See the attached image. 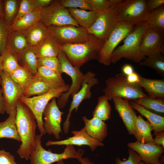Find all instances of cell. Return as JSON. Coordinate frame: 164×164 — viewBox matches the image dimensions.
<instances>
[{
  "mask_svg": "<svg viewBox=\"0 0 164 164\" xmlns=\"http://www.w3.org/2000/svg\"><path fill=\"white\" fill-rule=\"evenodd\" d=\"M153 127L142 116L138 115L135 124L133 135L137 141L143 143H154L152 132Z\"/></svg>",
  "mask_w": 164,
  "mask_h": 164,
  "instance_id": "cell-22",
  "label": "cell"
},
{
  "mask_svg": "<svg viewBox=\"0 0 164 164\" xmlns=\"http://www.w3.org/2000/svg\"><path fill=\"white\" fill-rule=\"evenodd\" d=\"M19 0H3V18L10 26L13 23L18 9Z\"/></svg>",
  "mask_w": 164,
  "mask_h": 164,
  "instance_id": "cell-39",
  "label": "cell"
},
{
  "mask_svg": "<svg viewBox=\"0 0 164 164\" xmlns=\"http://www.w3.org/2000/svg\"><path fill=\"white\" fill-rule=\"evenodd\" d=\"M120 21L135 26L145 22L150 13L145 0H127L114 7Z\"/></svg>",
  "mask_w": 164,
  "mask_h": 164,
  "instance_id": "cell-7",
  "label": "cell"
},
{
  "mask_svg": "<svg viewBox=\"0 0 164 164\" xmlns=\"http://www.w3.org/2000/svg\"><path fill=\"white\" fill-rule=\"evenodd\" d=\"M48 28L50 32L62 45L83 43L88 38L89 33L87 30L80 26L66 25Z\"/></svg>",
  "mask_w": 164,
  "mask_h": 164,
  "instance_id": "cell-13",
  "label": "cell"
},
{
  "mask_svg": "<svg viewBox=\"0 0 164 164\" xmlns=\"http://www.w3.org/2000/svg\"><path fill=\"white\" fill-rule=\"evenodd\" d=\"M82 120L86 132L92 137L102 142L108 134V126L104 121L95 117L88 119L84 116Z\"/></svg>",
  "mask_w": 164,
  "mask_h": 164,
  "instance_id": "cell-21",
  "label": "cell"
},
{
  "mask_svg": "<svg viewBox=\"0 0 164 164\" xmlns=\"http://www.w3.org/2000/svg\"><path fill=\"white\" fill-rule=\"evenodd\" d=\"M35 75L38 76L51 89L66 85L61 74L44 66H38L37 72Z\"/></svg>",
  "mask_w": 164,
  "mask_h": 164,
  "instance_id": "cell-24",
  "label": "cell"
},
{
  "mask_svg": "<svg viewBox=\"0 0 164 164\" xmlns=\"http://www.w3.org/2000/svg\"><path fill=\"white\" fill-rule=\"evenodd\" d=\"M139 164H147L145 163L142 161H141L139 162Z\"/></svg>",
  "mask_w": 164,
  "mask_h": 164,
  "instance_id": "cell-56",
  "label": "cell"
},
{
  "mask_svg": "<svg viewBox=\"0 0 164 164\" xmlns=\"http://www.w3.org/2000/svg\"><path fill=\"white\" fill-rule=\"evenodd\" d=\"M146 22L135 25L124 39L123 44L116 48L111 56V63L115 64L123 58L140 63L146 57L142 53L140 45L143 35L147 27Z\"/></svg>",
  "mask_w": 164,
  "mask_h": 164,
  "instance_id": "cell-3",
  "label": "cell"
},
{
  "mask_svg": "<svg viewBox=\"0 0 164 164\" xmlns=\"http://www.w3.org/2000/svg\"><path fill=\"white\" fill-rule=\"evenodd\" d=\"M135 26L120 21L104 43L97 60L105 65H110L111 63V55L116 47L133 30Z\"/></svg>",
  "mask_w": 164,
  "mask_h": 164,
  "instance_id": "cell-10",
  "label": "cell"
},
{
  "mask_svg": "<svg viewBox=\"0 0 164 164\" xmlns=\"http://www.w3.org/2000/svg\"><path fill=\"white\" fill-rule=\"evenodd\" d=\"M145 22L148 27L156 28L164 32V5L151 12L148 18Z\"/></svg>",
  "mask_w": 164,
  "mask_h": 164,
  "instance_id": "cell-38",
  "label": "cell"
},
{
  "mask_svg": "<svg viewBox=\"0 0 164 164\" xmlns=\"http://www.w3.org/2000/svg\"><path fill=\"white\" fill-rule=\"evenodd\" d=\"M62 45L49 32L39 44L32 47L37 59L46 57H57Z\"/></svg>",
  "mask_w": 164,
  "mask_h": 164,
  "instance_id": "cell-20",
  "label": "cell"
},
{
  "mask_svg": "<svg viewBox=\"0 0 164 164\" xmlns=\"http://www.w3.org/2000/svg\"><path fill=\"white\" fill-rule=\"evenodd\" d=\"M63 113L60 110L55 97L48 103L43 113L44 120L43 127L46 133L50 135H53L58 140L60 138V134H62L61 123V116Z\"/></svg>",
  "mask_w": 164,
  "mask_h": 164,
  "instance_id": "cell-14",
  "label": "cell"
},
{
  "mask_svg": "<svg viewBox=\"0 0 164 164\" xmlns=\"http://www.w3.org/2000/svg\"><path fill=\"white\" fill-rule=\"evenodd\" d=\"M43 135L41 133L36 135V147L30 155V164H52L63 159L75 158L79 161L84 154L82 149L76 150L73 145H68L61 153L52 152L51 150H46L42 146L41 139Z\"/></svg>",
  "mask_w": 164,
  "mask_h": 164,
  "instance_id": "cell-5",
  "label": "cell"
},
{
  "mask_svg": "<svg viewBox=\"0 0 164 164\" xmlns=\"http://www.w3.org/2000/svg\"><path fill=\"white\" fill-rule=\"evenodd\" d=\"M127 145L137 152L142 161L147 164H163L164 147L154 143H143L138 141L128 143Z\"/></svg>",
  "mask_w": 164,
  "mask_h": 164,
  "instance_id": "cell-15",
  "label": "cell"
},
{
  "mask_svg": "<svg viewBox=\"0 0 164 164\" xmlns=\"http://www.w3.org/2000/svg\"><path fill=\"white\" fill-rule=\"evenodd\" d=\"M126 76L122 73L116 74L114 77L107 79L106 86L103 89L104 95L109 100L115 97H120L129 101L148 97L140 86L129 83Z\"/></svg>",
  "mask_w": 164,
  "mask_h": 164,
  "instance_id": "cell-4",
  "label": "cell"
},
{
  "mask_svg": "<svg viewBox=\"0 0 164 164\" xmlns=\"http://www.w3.org/2000/svg\"><path fill=\"white\" fill-rule=\"evenodd\" d=\"M113 101L115 110L125 125L130 135H133L137 116L129 101L121 97H115Z\"/></svg>",
  "mask_w": 164,
  "mask_h": 164,
  "instance_id": "cell-19",
  "label": "cell"
},
{
  "mask_svg": "<svg viewBox=\"0 0 164 164\" xmlns=\"http://www.w3.org/2000/svg\"><path fill=\"white\" fill-rule=\"evenodd\" d=\"M39 11L40 21L48 27L66 25L79 26L72 17L68 8L63 7L59 0H53Z\"/></svg>",
  "mask_w": 164,
  "mask_h": 164,
  "instance_id": "cell-9",
  "label": "cell"
},
{
  "mask_svg": "<svg viewBox=\"0 0 164 164\" xmlns=\"http://www.w3.org/2000/svg\"><path fill=\"white\" fill-rule=\"evenodd\" d=\"M0 56L3 71L9 75L20 66L19 55L6 48Z\"/></svg>",
  "mask_w": 164,
  "mask_h": 164,
  "instance_id": "cell-32",
  "label": "cell"
},
{
  "mask_svg": "<svg viewBox=\"0 0 164 164\" xmlns=\"http://www.w3.org/2000/svg\"><path fill=\"white\" fill-rule=\"evenodd\" d=\"M0 164H17L14 156L4 149L0 150Z\"/></svg>",
  "mask_w": 164,
  "mask_h": 164,
  "instance_id": "cell-46",
  "label": "cell"
},
{
  "mask_svg": "<svg viewBox=\"0 0 164 164\" xmlns=\"http://www.w3.org/2000/svg\"><path fill=\"white\" fill-rule=\"evenodd\" d=\"M9 76L21 87L23 92L31 81L34 75L27 69L20 65Z\"/></svg>",
  "mask_w": 164,
  "mask_h": 164,
  "instance_id": "cell-35",
  "label": "cell"
},
{
  "mask_svg": "<svg viewBox=\"0 0 164 164\" xmlns=\"http://www.w3.org/2000/svg\"><path fill=\"white\" fill-rule=\"evenodd\" d=\"M128 152L129 156L127 159L123 161L117 157L115 159V164H139L142 160L138 154L129 148L128 149Z\"/></svg>",
  "mask_w": 164,
  "mask_h": 164,
  "instance_id": "cell-45",
  "label": "cell"
},
{
  "mask_svg": "<svg viewBox=\"0 0 164 164\" xmlns=\"http://www.w3.org/2000/svg\"><path fill=\"white\" fill-rule=\"evenodd\" d=\"M34 8L32 0H20L18 11L13 22L31 11Z\"/></svg>",
  "mask_w": 164,
  "mask_h": 164,
  "instance_id": "cell-44",
  "label": "cell"
},
{
  "mask_svg": "<svg viewBox=\"0 0 164 164\" xmlns=\"http://www.w3.org/2000/svg\"><path fill=\"white\" fill-rule=\"evenodd\" d=\"M23 32L29 46L32 47L40 43L49 33L48 27L40 21Z\"/></svg>",
  "mask_w": 164,
  "mask_h": 164,
  "instance_id": "cell-27",
  "label": "cell"
},
{
  "mask_svg": "<svg viewBox=\"0 0 164 164\" xmlns=\"http://www.w3.org/2000/svg\"><path fill=\"white\" fill-rule=\"evenodd\" d=\"M0 76L5 111L9 114L16 108L17 101L19 97L23 94V91L9 75L3 71Z\"/></svg>",
  "mask_w": 164,
  "mask_h": 164,
  "instance_id": "cell-16",
  "label": "cell"
},
{
  "mask_svg": "<svg viewBox=\"0 0 164 164\" xmlns=\"http://www.w3.org/2000/svg\"><path fill=\"white\" fill-rule=\"evenodd\" d=\"M15 123L21 144L17 152L21 158L29 159L36 147V118L30 109L19 99L16 104Z\"/></svg>",
  "mask_w": 164,
  "mask_h": 164,
  "instance_id": "cell-1",
  "label": "cell"
},
{
  "mask_svg": "<svg viewBox=\"0 0 164 164\" xmlns=\"http://www.w3.org/2000/svg\"><path fill=\"white\" fill-rule=\"evenodd\" d=\"M1 79L0 76V87L1 85ZM5 113L2 92L1 87H0V113L2 114H4Z\"/></svg>",
  "mask_w": 164,
  "mask_h": 164,
  "instance_id": "cell-52",
  "label": "cell"
},
{
  "mask_svg": "<svg viewBox=\"0 0 164 164\" xmlns=\"http://www.w3.org/2000/svg\"><path fill=\"white\" fill-rule=\"evenodd\" d=\"M126 76V80L128 83L132 84L138 85L141 75L134 72L131 74Z\"/></svg>",
  "mask_w": 164,
  "mask_h": 164,
  "instance_id": "cell-49",
  "label": "cell"
},
{
  "mask_svg": "<svg viewBox=\"0 0 164 164\" xmlns=\"http://www.w3.org/2000/svg\"><path fill=\"white\" fill-rule=\"evenodd\" d=\"M51 89L37 75H34L29 84L23 92L27 97L45 94Z\"/></svg>",
  "mask_w": 164,
  "mask_h": 164,
  "instance_id": "cell-33",
  "label": "cell"
},
{
  "mask_svg": "<svg viewBox=\"0 0 164 164\" xmlns=\"http://www.w3.org/2000/svg\"><path fill=\"white\" fill-rule=\"evenodd\" d=\"M73 136L67 139L57 141L48 140L46 144V146L53 145H72L78 146L87 145L91 151H94L98 146H104L102 142L90 136L86 132L84 127L79 131H71Z\"/></svg>",
  "mask_w": 164,
  "mask_h": 164,
  "instance_id": "cell-18",
  "label": "cell"
},
{
  "mask_svg": "<svg viewBox=\"0 0 164 164\" xmlns=\"http://www.w3.org/2000/svg\"><path fill=\"white\" fill-rule=\"evenodd\" d=\"M3 70L2 68V64H1V57L0 56V75L2 73V72Z\"/></svg>",
  "mask_w": 164,
  "mask_h": 164,
  "instance_id": "cell-55",
  "label": "cell"
},
{
  "mask_svg": "<svg viewBox=\"0 0 164 164\" xmlns=\"http://www.w3.org/2000/svg\"><path fill=\"white\" fill-rule=\"evenodd\" d=\"M146 109L157 114L164 113V99L149 97L135 101Z\"/></svg>",
  "mask_w": 164,
  "mask_h": 164,
  "instance_id": "cell-36",
  "label": "cell"
},
{
  "mask_svg": "<svg viewBox=\"0 0 164 164\" xmlns=\"http://www.w3.org/2000/svg\"><path fill=\"white\" fill-rule=\"evenodd\" d=\"M61 4L67 8H78L93 11L92 6L87 0H59Z\"/></svg>",
  "mask_w": 164,
  "mask_h": 164,
  "instance_id": "cell-42",
  "label": "cell"
},
{
  "mask_svg": "<svg viewBox=\"0 0 164 164\" xmlns=\"http://www.w3.org/2000/svg\"><path fill=\"white\" fill-rule=\"evenodd\" d=\"M57 57L60 64L61 73H65L69 76L72 80L69 90L63 93L56 102L59 108H62L66 106L70 96L72 97L80 89L84 74L80 71V67L74 66L71 64L61 50Z\"/></svg>",
  "mask_w": 164,
  "mask_h": 164,
  "instance_id": "cell-8",
  "label": "cell"
},
{
  "mask_svg": "<svg viewBox=\"0 0 164 164\" xmlns=\"http://www.w3.org/2000/svg\"><path fill=\"white\" fill-rule=\"evenodd\" d=\"M73 19L79 25L87 30L93 25L97 19L99 12L87 11L78 8H68Z\"/></svg>",
  "mask_w": 164,
  "mask_h": 164,
  "instance_id": "cell-26",
  "label": "cell"
},
{
  "mask_svg": "<svg viewBox=\"0 0 164 164\" xmlns=\"http://www.w3.org/2000/svg\"><path fill=\"white\" fill-rule=\"evenodd\" d=\"M164 32L155 27H147L142 36L140 49L146 57L161 53V46L164 43Z\"/></svg>",
  "mask_w": 164,
  "mask_h": 164,
  "instance_id": "cell-17",
  "label": "cell"
},
{
  "mask_svg": "<svg viewBox=\"0 0 164 164\" xmlns=\"http://www.w3.org/2000/svg\"><path fill=\"white\" fill-rule=\"evenodd\" d=\"M138 85L144 89L149 97L164 99V79L146 78L140 76Z\"/></svg>",
  "mask_w": 164,
  "mask_h": 164,
  "instance_id": "cell-23",
  "label": "cell"
},
{
  "mask_svg": "<svg viewBox=\"0 0 164 164\" xmlns=\"http://www.w3.org/2000/svg\"><path fill=\"white\" fill-rule=\"evenodd\" d=\"M16 108L9 114V117L3 121L0 122V139H12L21 142L15 123Z\"/></svg>",
  "mask_w": 164,
  "mask_h": 164,
  "instance_id": "cell-28",
  "label": "cell"
},
{
  "mask_svg": "<svg viewBox=\"0 0 164 164\" xmlns=\"http://www.w3.org/2000/svg\"><path fill=\"white\" fill-rule=\"evenodd\" d=\"M39 10L36 9L23 15L13 22L9 31H24L40 21Z\"/></svg>",
  "mask_w": 164,
  "mask_h": 164,
  "instance_id": "cell-29",
  "label": "cell"
},
{
  "mask_svg": "<svg viewBox=\"0 0 164 164\" xmlns=\"http://www.w3.org/2000/svg\"><path fill=\"white\" fill-rule=\"evenodd\" d=\"M81 164H94L93 162L91 161L88 157L81 158L79 160ZM57 164H65L63 160H62L57 162Z\"/></svg>",
  "mask_w": 164,
  "mask_h": 164,
  "instance_id": "cell-53",
  "label": "cell"
},
{
  "mask_svg": "<svg viewBox=\"0 0 164 164\" xmlns=\"http://www.w3.org/2000/svg\"><path fill=\"white\" fill-rule=\"evenodd\" d=\"M119 22L114 8H110L99 12L94 23L87 30L88 33L104 42Z\"/></svg>",
  "mask_w": 164,
  "mask_h": 164,
  "instance_id": "cell-11",
  "label": "cell"
},
{
  "mask_svg": "<svg viewBox=\"0 0 164 164\" xmlns=\"http://www.w3.org/2000/svg\"><path fill=\"white\" fill-rule=\"evenodd\" d=\"M142 66L151 67L155 70L159 75L164 77V56L160 53L147 56L139 63Z\"/></svg>",
  "mask_w": 164,
  "mask_h": 164,
  "instance_id": "cell-37",
  "label": "cell"
},
{
  "mask_svg": "<svg viewBox=\"0 0 164 164\" xmlns=\"http://www.w3.org/2000/svg\"><path fill=\"white\" fill-rule=\"evenodd\" d=\"M52 0H32L34 8L39 10L48 6Z\"/></svg>",
  "mask_w": 164,
  "mask_h": 164,
  "instance_id": "cell-48",
  "label": "cell"
},
{
  "mask_svg": "<svg viewBox=\"0 0 164 164\" xmlns=\"http://www.w3.org/2000/svg\"><path fill=\"white\" fill-rule=\"evenodd\" d=\"M96 74L93 72L88 71L84 74V77L81 87L79 91L72 97L68 114L65 121L63 123V130L65 134L69 131L70 122V119L71 113L75 109L76 112L82 101L86 99H89L91 97V87L97 84L98 81L95 77Z\"/></svg>",
  "mask_w": 164,
  "mask_h": 164,
  "instance_id": "cell-12",
  "label": "cell"
},
{
  "mask_svg": "<svg viewBox=\"0 0 164 164\" xmlns=\"http://www.w3.org/2000/svg\"><path fill=\"white\" fill-rule=\"evenodd\" d=\"M129 103L134 110L147 119L153 127L154 135L159 132L164 131V116L146 109L135 101H130Z\"/></svg>",
  "mask_w": 164,
  "mask_h": 164,
  "instance_id": "cell-25",
  "label": "cell"
},
{
  "mask_svg": "<svg viewBox=\"0 0 164 164\" xmlns=\"http://www.w3.org/2000/svg\"><path fill=\"white\" fill-rule=\"evenodd\" d=\"M9 27L3 18L0 19V55L6 47Z\"/></svg>",
  "mask_w": 164,
  "mask_h": 164,
  "instance_id": "cell-43",
  "label": "cell"
},
{
  "mask_svg": "<svg viewBox=\"0 0 164 164\" xmlns=\"http://www.w3.org/2000/svg\"><path fill=\"white\" fill-rule=\"evenodd\" d=\"M29 46L23 31L9 30L6 48L19 55Z\"/></svg>",
  "mask_w": 164,
  "mask_h": 164,
  "instance_id": "cell-30",
  "label": "cell"
},
{
  "mask_svg": "<svg viewBox=\"0 0 164 164\" xmlns=\"http://www.w3.org/2000/svg\"><path fill=\"white\" fill-rule=\"evenodd\" d=\"M3 0H0V19L3 18Z\"/></svg>",
  "mask_w": 164,
  "mask_h": 164,
  "instance_id": "cell-54",
  "label": "cell"
},
{
  "mask_svg": "<svg viewBox=\"0 0 164 164\" xmlns=\"http://www.w3.org/2000/svg\"><path fill=\"white\" fill-rule=\"evenodd\" d=\"M108 100L104 95L98 97L97 104L92 112L93 117L104 121L110 119L112 109Z\"/></svg>",
  "mask_w": 164,
  "mask_h": 164,
  "instance_id": "cell-34",
  "label": "cell"
},
{
  "mask_svg": "<svg viewBox=\"0 0 164 164\" xmlns=\"http://www.w3.org/2000/svg\"><path fill=\"white\" fill-rule=\"evenodd\" d=\"M104 43L89 33L88 38L84 42L62 45L61 50L73 66L80 67L89 61L97 60Z\"/></svg>",
  "mask_w": 164,
  "mask_h": 164,
  "instance_id": "cell-2",
  "label": "cell"
},
{
  "mask_svg": "<svg viewBox=\"0 0 164 164\" xmlns=\"http://www.w3.org/2000/svg\"><path fill=\"white\" fill-rule=\"evenodd\" d=\"M69 84L54 89H51L47 93L40 95L27 97L23 94L19 99L27 106L34 115L37 122V126L40 132L43 135L46 134L43 127V113L49 101L53 98H59L63 93L70 88Z\"/></svg>",
  "mask_w": 164,
  "mask_h": 164,
  "instance_id": "cell-6",
  "label": "cell"
},
{
  "mask_svg": "<svg viewBox=\"0 0 164 164\" xmlns=\"http://www.w3.org/2000/svg\"><path fill=\"white\" fill-rule=\"evenodd\" d=\"M121 70L122 73L126 75L131 74L135 72L133 67L131 65L129 64H126L124 65Z\"/></svg>",
  "mask_w": 164,
  "mask_h": 164,
  "instance_id": "cell-51",
  "label": "cell"
},
{
  "mask_svg": "<svg viewBox=\"0 0 164 164\" xmlns=\"http://www.w3.org/2000/svg\"><path fill=\"white\" fill-rule=\"evenodd\" d=\"M91 4L93 11L101 12L110 8H114L121 3L122 0H87Z\"/></svg>",
  "mask_w": 164,
  "mask_h": 164,
  "instance_id": "cell-40",
  "label": "cell"
},
{
  "mask_svg": "<svg viewBox=\"0 0 164 164\" xmlns=\"http://www.w3.org/2000/svg\"><path fill=\"white\" fill-rule=\"evenodd\" d=\"M37 64L38 66H44L62 74L60 64L57 57H46L37 59Z\"/></svg>",
  "mask_w": 164,
  "mask_h": 164,
  "instance_id": "cell-41",
  "label": "cell"
},
{
  "mask_svg": "<svg viewBox=\"0 0 164 164\" xmlns=\"http://www.w3.org/2000/svg\"><path fill=\"white\" fill-rule=\"evenodd\" d=\"M19 65L35 75L37 71V58L32 47L29 46L19 55Z\"/></svg>",
  "mask_w": 164,
  "mask_h": 164,
  "instance_id": "cell-31",
  "label": "cell"
},
{
  "mask_svg": "<svg viewBox=\"0 0 164 164\" xmlns=\"http://www.w3.org/2000/svg\"><path fill=\"white\" fill-rule=\"evenodd\" d=\"M154 135L155 136L154 138V144L164 147V131L159 132Z\"/></svg>",
  "mask_w": 164,
  "mask_h": 164,
  "instance_id": "cell-50",
  "label": "cell"
},
{
  "mask_svg": "<svg viewBox=\"0 0 164 164\" xmlns=\"http://www.w3.org/2000/svg\"><path fill=\"white\" fill-rule=\"evenodd\" d=\"M164 4V0H146L147 8L150 12L163 5Z\"/></svg>",
  "mask_w": 164,
  "mask_h": 164,
  "instance_id": "cell-47",
  "label": "cell"
}]
</instances>
